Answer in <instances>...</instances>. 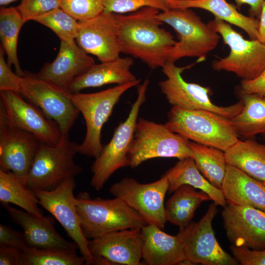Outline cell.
I'll list each match as a JSON object with an SVG mask.
<instances>
[{
  "mask_svg": "<svg viewBox=\"0 0 265 265\" xmlns=\"http://www.w3.org/2000/svg\"><path fill=\"white\" fill-rule=\"evenodd\" d=\"M257 40L265 44V2L263 5L259 16Z\"/></svg>",
  "mask_w": 265,
  "mask_h": 265,
  "instance_id": "44",
  "label": "cell"
},
{
  "mask_svg": "<svg viewBox=\"0 0 265 265\" xmlns=\"http://www.w3.org/2000/svg\"><path fill=\"white\" fill-rule=\"evenodd\" d=\"M4 51L0 47V91H8L20 94L21 89L22 77L13 73L10 67L6 62Z\"/></svg>",
  "mask_w": 265,
  "mask_h": 265,
  "instance_id": "38",
  "label": "cell"
},
{
  "mask_svg": "<svg viewBox=\"0 0 265 265\" xmlns=\"http://www.w3.org/2000/svg\"><path fill=\"white\" fill-rule=\"evenodd\" d=\"M40 143L32 134L13 125L0 104V169L12 172L26 184Z\"/></svg>",
  "mask_w": 265,
  "mask_h": 265,
  "instance_id": "15",
  "label": "cell"
},
{
  "mask_svg": "<svg viewBox=\"0 0 265 265\" xmlns=\"http://www.w3.org/2000/svg\"><path fill=\"white\" fill-rule=\"evenodd\" d=\"M0 245L12 246L22 251L27 247L23 233L2 224H0Z\"/></svg>",
  "mask_w": 265,
  "mask_h": 265,
  "instance_id": "40",
  "label": "cell"
},
{
  "mask_svg": "<svg viewBox=\"0 0 265 265\" xmlns=\"http://www.w3.org/2000/svg\"><path fill=\"white\" fill-rule=\"evenodd\" d=\"M158 19L174 29L179 40L171 48L167 61L175 63L185 57L202 61L218 44L219 34L190 8H169L159 12Z\"/></svg>",
  "mask_w": 265,
  "mask_h": 265,
  "instance_id": "4",
  "label": "cell"
},
{
  "mask_svg": "<svg viewBox=\"0 0 265 265\" xmlns=\"http://www.w3.org/2000/svg\"><path fill=\"white\" fill-rule=\"evenodd\" d=\"M133 63L131 57H119L112 61L94 64L85 73L77 77L67 89L72 93H75L87 88L111 83L121 85L134 81L137 79L130 71Z\"/></svg>",
  "mask_w": 265,
  "mask_h": 265,
  "instance_id": "24",
  "label": "cell"
},
{
  "mask_svg": "<svg viewBox=\"0 0 265 265\" xmlns=\"http://www.w3.org/2000/svg\"><path fill=\"white\" fill-rule=\"evenodd\" d=\"M165 124L189 140L224 152L239 140L231 119L208 110L172 106Z\"/></svg>",
  "mask_w": 265,
  "mask_h": 265,
  "instance_id": "2",
  "label": "cell"
},
{
  "mask_svg": "<svg viewBox=\"0 0 265 265\" xmlns=\"http://www.w3.org/2000/svg\"><path fill=\"white\" fill-rule=\"evenodd\" d=\"M141 228L112 232L88 241L95 265H140Z\"/></svg>",
  "mask_w": 265,
  "mask_h": 265,
  "instance_id": "18",
  "label": "cell"
},
{
  "mask_svg": "<svg viewBox=\"0 0 265 265\" xmlns=\"http://www.w3.org/2000/svg\"><path fill=\"white\" fill-rule=\"evenodd\" d=\"M79 144L63 135L54 146L40 143L28 170L26 185L35 192L51 190L66 179L75 177L82 172L74 157Z\"/></svg>",
  "mask_w": 265,
  "mask_h": 265,
  "instance_id": "5",
  "label": "cell"
},
{
  "mask_svg": "<svg viewBox=\"0 0 265 265\" xmlns=\"http://www.w3.org/2000/svg\"><path fill=\"white\" fill-rule=\"evenodd\" d=\"M142 238V259L149 265H180L185 260L183 234H166L153 224L141 229Z\"/></svg>",
  "mask_w": 265,
  "mask_h": 265,
  "instance_id": "22",
  "label": "cell"
},
{
  "mask_svg": "<svg viewBox=\"0 0 265 265\" xmlns=\"http://www.w3.org/2000/svg\"><path fill=\"white\" fill-rule=\"evenodd\" d=\"M221 190L227 203L249 206L265 212V183L227 164Z\"/></svg>",
  "mask_w": 265,
  "mask_h": 265,
  "instance_id": "23",
  "label": "cell"
},
{
  "mask_svg": "<svg viewBox=\"0 0 265 265\" xmlns=\"http://www.w3.org/2000/svg\"><path fill=\"white\" fill-rule=\"evenodd\" d=\"M189 147L201 174L212 185L221 189L227 165L224 152L193 141H189Z\"/></svg>",
  "mask_w": 265,
  "mask_h": 265,
  "instance_id": "32",
  "label": "cell"
},
{
  "mask_svg": "<svg viewBox=\"0 0 265 265\" xmlns=\"http://www.w3.org/2000/svg\"><path fill=\"white\" fill-rule=\"evenodd\" d=\"M60 1L62 0H59Z\"/></svg>",
  "mask_w": 265,
  "mask_h": 265,
  "instance_id": "47",
  "label": "cell"
},
{
  "mask_svg": "<svg viewBox=\"0 0 265 265\" xmlns=\"http://www.w3.org/2000/svg\"><path fill=\"white\" fill-rule=\"evenodd\" d=\"M169 8H200L212 13L215 18L243 29L252 40H257L259 20L239 13L226 0H165Z\"/></svg>",
  "mask_w": 265,
  "mask_h": 265,
  "instance_id": "25",
  "label": "cell"
},
{
  "mask_svg": "<svg viewBox=\"0 0 265 265\" xmlns=\"http://www.w3.org/2000/svg\"><path fill=\"white\" fill-rule=\"evenodd\" d=\"M224 153L227 164L265 183V144L254 138L239 139Z\"/></svg>",
  "mask_w": 265,
  "mask_h": 265,
  "instance_id": "27",
  "label": "cell"
},
{
  "mask_svg": "<svg viewBox=\"0 0 265 265\" xmlns=\"http://www.w3.org/2000/svg\"><path fill=\"white\" fill-rule=\"evenodd\" d=\"M76 199L80 225L87 239L114 231L141 228L148 224L139 213L118 197L92 199L84 192H80Z\"/></svg>",
  "mask_w": 265,
  "mask_h": 265,
  "instance_id": "3",
  "label": "cell"
},
{
  "mask_svg": "<svg viewBox=\"0 0 265 265\" xmlns=\"http://www.w3.org/2000/svg\"><path fill=\"white\" fill-rule=\"evenodd\" d=\"M149 80L146 79L137 87V97L132 105L127 119L115 129L113 136L104 146L100 155L95 158L91 169L90 184L95 189L101 190L110 177L118 169L129 166L128 152L131 147L141 106L146 100Z\"/></svg>",
  "mask_w": 265,
  "mask_h": 265,
  "instance_id": "8",
  "label": "cell"
},
{
  "mask_svg": "<svg viewBox=\"0 0 265 265\" xmlns=\"http://www.w3.org/2000/svg\"><path fill=\"white\" fill-rule=\"evenodd\" d=\"M77 44L101 62L119 57L121 52L116 14L103 11L87 20L79 21Z\"/></svg>",
  "mask_w": 265,
  "mask_h": 265,
  "instance_id": "17",
  "label": "cell"
},
{
  "mask_svg": "<svg viewBox=\"0 0 265 265\" xmlns=\"http://www.w3.org/2000/svg\"><path fill=\"white\" fill-rule=\"evenodd\" d=\"M265 2V0H264Z\"/></svg>",
  "mask_w": 265,
  "mask_h": 265,
  "instance_id": "48",
  "label": "cell"
},
{
  "mask_svg": "<svg viewBox=\"0 0 265 265\" xmlns=\"http://www.w3.org/2000/svg\"><path fill=\"white\" fill-rule=\"evenodd\" d=\"M140 81L137 79L95 93H72V102L82 114L86 128L84 139L78 146V153L95 159L100 155L104 147L101 142L103 126L121 96L131 88L138 85Z\"/></svg>",
  "mask_w": 265,
  "mask_h": 265,
  "instance_id": "6",
  "label": "cell"
},
{
  "mask_svg": "<svg viewBox=\"0 0 265 265\" xmlns=\"http://www.w3.org/2000/svg\"><path fill=\"white\" fill-rule=\"evenodd\" d=\"M193 64L178 67L175 63L167 61L162 67L167 78L159 82V86L168 103L172 106L187 110H206L232 119L243 108L241 100L228 106L213 104L210 98L211 89L198 84L186 82L182 73Z\"/></svg>",
  "mask_w": 265,
  "mask_h": 265,
  "instance_id": "10",
  "label": "cell"
},
{
  "mask_svg": "<svg viewBox=\"0 0 265 265\" xmlns=\"http://www.w3.org/2000/svg\"><path fill=\"white\" fill-rule=\"evenodd\" d=\"M22 251L10 246H0V265H21Z\"/></svg>",
  "mask_w": 265,
  "mask_h": 265,
  "instance_id": "42",
  "label": "cell"
},
{
  "mask_svg": "<svg viewBox=\"0 0 265 265\" xmlns=\"http://www.w3.org/2000/svg\"><path fill=\"white\" fill-rule=\"evenodd\" d=\"M0 202L15 205L37 216H44L35 193L16 175L0 169Z\"/></svg>",
  "mask_w": 265,
  "mask_h": 265,
  "instance_id": "30",
  "label": "cell"
},
{
  "mask_svg": "<svg viewBox=\"0 0 265 265\" xmlns=\"http://www.w3.org/2000/svg\"><path fill=\"white\" fill-rule=\"evenodd\" d=\"M85 260L76 249L26 247L22 251L21 265H82Z\"/></svg>",
  "mask_w": 265,
  "mask_h": 265,
  "instance_id": "33",
  "label": "cell"
},
{
  "mask_svg": "<svg viewBox=\"0 0 265 265\" xmlns=\"http://www.w3.org/2000/svg\"><path fill=\"white\" fill-rule=\"evenodd\" d=\"M189 143V140L172 132L165 124L141 118L137 120L128 152L129 166L135 168L157 158L180 160L192 157Z\"/></svg>",
  "mask_w": 265,
  "mask_h": 265,
  "instance_id": "9",
  "label": "cell"
},
{
  "mask_svg": "<svg viewBox=\"0 0 265 265\" xmlns=\"http://www.w3.org/2000/svg\"><path fill=\"white\" fill-rule=\"evenodd\" d=\"M25 24L16 7H2L0 10V39L7 57V64L14 66L16 73L23 77L18 57L17 47L19 32Z\"/></svg>",
  "mask_w": 265,
  "mask_h": 265,
  "instance_id": "31",
  "label": "cell"
},
{
  "mask_svg": "<svg viewBox=\"0 0 265 265\" xmlns=\"http://www.w3.org/2000/svg\"><path fill=\"white\" fill-rule=\"evenodd\" d=\"M33 21L50 28L60 40L76 41L79 21L61 7L43 14Z\"/></svg>",
  "mask_w": 265,
  "mask_h": 265,
  "instance_id": "34",
  "label": "cell"
},
{
  "mask_svg": "<svg viewBox=\"0 0 265 265\" xmlns=\"http://www.w3.org/2000/svg\"><path fill=\"white\" fill-rule=\"evenodd\" d=\"M213 202L197 222L180 229L183 234L185 260L192 265H237V260L224 251L215 236L212 222L218 212Z\"/></svg>",
  "mask_w": 265,
  "mask_h": 265,
  "instance_id": "14",
  "label": "cell"
},
{
  "mask_svg": "<svg viewBox=\"0 0 265 265\" xmlns=\"http://www.w3.org/2000/svg\"><path fill=\"white\" fill-rule=\"evenodd\" d=\"M239 89L244 93L256 94L265 99V69L252 80H242Z\"/></svg>",
  "mask_w": 265,
  "mask_h": 265,
  "instance_id": "41",
  "label": "cell"
},
{
  "mask_svg": "<svg viewBox=\"0 0 265 265\" xmlns=\"http://www.w3.org/2000/svg\"><path fill=\"white\" fill-rule=\"evenodd\" d=\"M19 94L56 122L63 135H69L80 112L68 89L25 72Z\"/></svg>",
  "mask_w": 265,
  "mask_h": 265,
  "instance_id": "11",
  "label": "cell"
},
{
  "mask_svg": "<svg viewBox=\"0 0 265 265\" xmlns=\"http://www.w3.org/2000/svg\"><path fill=\"white\" fill-rule=\"evenodd\" d=\"M59 0H22L16 7L25 23L53 9L60 7Z\"/></svg>",
  "mask_w": 265,
  "mask_h": 265,
  "instance_id": "37",
  "label": "cell"
},
{
  "mask_svg": "<svg viewBox=\"0 0 265 265\" xmlns=\"http://www.w3.org/2000/svg\"><path fill=\"white\" fill-rule=\"evenodd\" d=\"M159 10L143 7L128 15L116 14L121 53L140 59L152 69L162 67L176 41L160 27Z\"/></svg>",
  "mask_w": 265,
  "mask_h": 265,
  "instance_id": "1",
  "label": "cell"
},
{
  "mask_svg": "<svg viewBox=\"0 0 265 265\" xmlns=\"http://www.w3.org/2000/svg\"><path fill=\"white\" fill-rule=\"evenodd\" d=\"M230 248L234 257L240 265H265V248L254 250L233 245Z\"/></svg>",
  "mask_w": 265,
  "mask_h": 265,
  "instance_id": "39",
  "label": "cell"
},
{
  "mask_svg": "<svg viewBox=\"0 0 265 265\" xmlns=\"http://www.w3.org/2000/svg\"><path fill=\"white\" fill-rule=\"evenodd\" d=\"M104 0H62L60 7L78 21L92 18L104 11Z\"/></svg>",
  "mask_w": 265,
  "mask_h": 265,
  "instance_id": "35",
  "label": "cell"
},
{
  "mask_svg": "<svg viewBox=\"0 0 265 265\" xmlns=\"http://www.w3.org/2000/svg\"><path fill=\"white\" fill-rule=\"evenodd\" d=\"M169 193L184 185H189L207 193L217 206L227 204L221 189L212 185L200 172L192 157L179 160L166 173Z\"/></svg>",
  "mask_w": 265,
  "mask_h": 265,
  "instance_id": "26",
  "label": "cell"
},
{
  "mask_svg": "<svg viewBox=\"0 0 265 265\" xmlns=\"http://www.w3.org/2000/svg\"><path fill=\"white\" fill-rule=\"evenodd\" d=\"M76 186L74 177L61 182L54 189L34 192L39 203L56 219L68 236L77 244L86 265H95L80 222L77 209V199L74 195Z\"/></svg>",
  "mask_w": 265,
  "mask_h": 265,
  "instance_id": "13",
  "label": "cell"
},
{
  "mask_svg": "<svg viewBox=\"0 0 265 265\" xmlns=\"http://www.w3.org/2000/svg\"><path fill=\"white\" fill-rule=\"evenodd\" d=\"M231 245L251 249L265 248V212L254 207L227 203L222 212Z\"/></svg>",
  "mask_w": 265,
  "mask_h": 265,
  "instance_id": "19",
  "label": "cell"
},
{
  "mask_svg": "<svg viewBox=\"0 0 265 265\" xmlns=\"http://www.w3.org/2000/svg\"><path fill=\"white\" fill-rule=\"evenodd\" d=\"M264 140L265 141V138L264 139Z\"/></svg>",
  "mask_w": 265,
  "mask_h": 265,
  "instance_id": "46",
  "label": "cell"
},
{
  "mask_svg": "<svg viewBox=\"0 0 265 265\" xmlns=\"http://www.w3.org/2000/svg\"><path fill=\"white\" fill-rule=\"evenodd\" d=\"M166 175L148 184H141L132 178H125L113 184L109 192L139 213L148 224L162 229L166 222L164 198L168 191Z\"/></svg>",
  "mask_w": 265,
  "mask_h": 265,
  "instance_id": "12",
  "label": "cell"
},
{
  "mask_svg": "<svg viewBox=\"0 0 265 265\" xmlns=\"http://www.w3.org/2000/svg\"><path fill=\"white\" fill-rule=\"evenodd\" d=\"M12 220L23 229L27 247L37 248L76 249L77 244L65 239L55 230L54 218L37 216L25 211L2 205Z\"/></svg>",
  "mask_w": 265,
  "mask_h": 265,
  "instance_id": "21",
  "label": "cell"
},
{
  "mask_svg": "<svg viewBox=\"0 0 265 265\" xmlns=\"http://www.w3.org/2000/svg\"><path fill=\"white\" fill-rule=\"evenodd\" d=\"M208 24L222 37L230 50L228 55L212 63L216 71L235 74L242 80H250L265 69V44L258 40H246L231 25L214 18Z\"/></svg>",
  "mask_w": 265,
  "mask_h": 265,
  "instance_id": "7",
  "label": "cell"
},
{
  "mask_svg": "<svg viewBox=\"0 0 265 265\" xmlns=\"http://www.w3.org/2000/svg\"><path fill=\"white\" fill-rule=\"evenodd\" d=\"M95 64L76 41L60 40L58 53L52 62L45 64L35 76L65 89L78 76Z\"/></svg>",
  "mask_w": 265,
  "mask_h": 265,
  "instance_id": "20",
  "label": "cell"
},
{
  "mask_svg": "<svg viewBox=\"0 0 265 265\" xmlns=\"http://www.w3.org/2000/svg\"><path fill=\"white\" fill-rule=\"evenodd\" d=\"M238 8L243 4H248L253 14L259 17L264 0H234Z\"/></svg>",
  "mask_w": 265,
  "mask_h": 265,
  "instance_id": "43",
  "label": "cell"
},
{
  "mask_svg": "<svg viewBox=\"0 0 265 265\" xmlns=\"http://www.w3.org/2000/svg\"><path fill=\"white\" fill-rule=\"evenodd\" d=\"M104 11L118 14L135 12L145 7L162 11L169 9L165 0H104Z\"/></svg>",
  "mask_w": 265,
  "mask_h": 265,
  "instance_id": "36",
  "label": "cell"
},
{
  "mask_svg": "<svg viewBox=\"0 0 265 265\" xmlns=\"http://www.w3.org/2000/svg\"><path fill=\"white\" fill-rule=\"evenodd\" d=\"M209 200L210 197L205 192L197 191L189 185L178 188L165 205L167 221L178 226L180 229L186 227L190 222L200 204Z\"/></svg>",
  "mask_w": 265,
  "mask_h": 265,
  "instance_id": "28",
  "label": "cell"
},
{
  "mask_svg": "<svg viewBox=\"0 0 265 265\" xmlns=\"http://www.w3.org/2000/svg\"><path fill=\"white\" fill-rule=\"evenodd\" d=\"M238 94L243 104V108L231 119L238 137L254 138L261 134L265 137V99L240 89Z\"/></svg>",
  "mask_w": 265,
  "mask_h": 265,
  "instance_id": "29",
  "label": "cell"
},
{
  "mask_svg": "<svg viewBox=\"0 0 265 265\" xmlns=\"http://www.w3.org/2000/svg\"><path fill=\"white\" fill-rule=\"evenodd\" d=\"M16 0H0V5L1 6L6 5Z\"/></svg>",
  "mask_w": 265,
  "mask_h": 265,
  "instance_id": "45",
  "label": "cell"
},
{
  "mask_svg": "<svg viewBox=\"0 0 265 265\" xmlns=\"http://www.w3.org/2000/svg\"><path fill=\"white\" fill-rule=\"evenodd\" d=\"M0 99L7 117L15 126L32 134L42 143L54 146L59 142L63 134L58 124L38 107L11 91H0Z\"/></svg>",
  "mask_w": 265,
  "mask_h": 265,
  "instance_id": "16",
  "label": "cell"
}]
</instances>
